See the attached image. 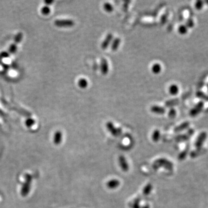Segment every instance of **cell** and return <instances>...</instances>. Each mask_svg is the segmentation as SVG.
I'll return each instance as SVG.
<instances>
[{
  "label": "cell",
  "mask_w": 208,
  "mask_h": 208,
  "mask_svg": "<svg viewBox=\"0 0 208 208\" xmlns=\"http://www.w3.org/2000/svg\"><path fill=\"white\" fill-rule=\"evenodd\" d=\"M16 49H17V47H16V44L12 45L11 46L10 48H9V52H10V53H15L16 52Z\"/></svg>",
  "instance_id": "cell-24"
},
{
  "label": "cell",
  "mask_w": 208,
  "mask_h": 208,
  "mask_svg": "<svg viewBox=\"0 0 208 208\" xmlns=\"http://www.w3.org/2000/svg\"><path fill=\"white\" fill-rule=\"evenodd\" d=\"M41 11H42V14H43L44 15H48L51 12V10H50V9H49V8L48 6H45L43 7V8L42 9Z\"/></svg>",
  "instance_id": "cell-23"
},
{
  "label": "cell",
  "mask_w": 208,
  "mask_h": 208,
  "mask_svg": "<svg viewBox=\"0 0 208 208\" xmlns=\"http://www.w3.org/2000/svg\"><path fill=\"white\" fill-rule=\"evenodd\" d=\"M21 38H22V34L21 33L18 34L15 38V42L16 43H19L20 41V40L21 39Z\"/></svg>",
  "instance_id": "cell-26"
},
{
  "label": "cell",
  "mask_w": 208,
  "mask_h": 208,
  "mask_svg": "<svg viewBox=\"0 0 208 208\" xmlns=\"http://www.w3.org/2000/svg\"><path fill=\"white\" fill-rule=\"evenodd\" d=\"M204 104L202 101L199 102L194 107V108L191 109L190 113L191 116H195L196 115H197L202 110V108H204Z\"/></svg>",
  "instance_id": "cell-4"
},
{
  "label": "cell",
  "mask_w": 208,
  "mask_h": 208,
  "mask_svg": "<svg viewBox=\"0 0 208 208\" xmlns=\"http://www.w3.org/2000/svg\"><path fill=\"white\" fill-rule=\"evenodd\" d=\"M119 163L121 170L124 172H127L129 170V165L125 157L124 156H120L119 157Z\"/></svg>",
  "instance_id": "cell-3"
},
{
  "label": "cell",
  "mask_w": 208,
  "mask_h": 208,
  "mask_svg": "<svg viewBox=\"0 0 208 208\" xmlns=\"http://www.w3.org/2000/svg\"><path fill=\"white\" fill-rule=\"evenodd\" d=\"M150 110L152 112L158 115H163L166 112V109L165 108L157 105L152 106L150 108Z\"/></svg>",
  "instance_id": "cell-8"
},
{
  "label": "cell",
  "mask_w": 208,
  "mask_h": 208,
  "mask_svg": "<svg viewBox=\"0 0 208 208\" xmlns=\"http://www.w3.org/2000/svg\"><path fill=\"white\" fill-rule=\"evenodd\" d=\"M113 38V35L112 34L109 33L106 36L105 38L104 39L103 42H102V43L101 45V47L103 50H105L108 48L109 45L112 42Z\"/></svg>",
  "instance_id": "cell-5"
},
{
  "label": "cell",
  "mask_w": 208,
  "mask_h": 208,
  "mask_svg": "<svg viewBox=\"0 0 208 208\" xmlns=\"http://www.w3.org/2000/svg\"><path fill=\"white\" fill-rule=\"evenodd\" d=\"M185 26L187 27V28H191L193 27L194 26V21L193 19L192 18H191V17L189 18L187 20L186 22V25Z\"/></svg>",
  "instance_id": "cell-20"
},
{
  "label": "cell",
  "mask_w": 208,
  "mask_h": 208,
  "mask_svg": "<svg viewBox=\"0 0 208 208\" xmlns=\"http://www.w3.org/2000/svg\"><path fill=\"white\" fill-rule=\"evenodd\" d=\"M52 2H53V1H45V3H46V4H51Z\"/></svg>",
  "instance_id": "cell-28"
},
{
  "label": "cell",
  "mask_w": 208,
  "mask_h": 208,
  "mask_svg": "<svg viewBox=\"0 0 208 208\" xmlns=\"http://www.w3.org/2000/svg\"><path fill=\"white\" fill-rule=\"evenodd\" d=\"M206 2H207V4H208V1H206Z\"/></svg>",
  "instance_id": "cell-31"
},
{
  "label": "cell",
  "mask_w": 208,
  "mask_h": 208,
  "mask_svg": "<svg viewBox=\"0 0 208 208\" xmlns=\"http://www.w3.org/2000/svg\"><path fill=\"white\" fill-rule=\"evenodd\" d=\"M54 24L57 27H72L75 23L72 20H57L55 21Z\"/></svg>",
  "instance_id": "cell-2"
},
{
  "label": "cell",
  "mask_w": 208,
  "mask_h": 208,
  "mask_svg": "<svg viewBox=\"0 0 208 208\" xmlns=\"http://www.w3.org/2000/svg\"><path fill=\"white\" fill-rule=\"evenodd\" d=\"M204 6V2L202 1H198L195 4V7L197 10H201Z\"/></svg>",
  "instance_id": "cell-22"
},
{
  "label": "cell",
  "mask_w": 208,
  "mask_h": 208,
  "mask_svg": "<svg viewBox=\"0 0 208 208\" xmlns=\"http://www.w3.org/2000/svg\"><path fill=\"white\" fill-rule=\"evenodd\" d=\"M62 140V134L60 131H57L55 133L54 137V141L55 144L58 145L61 143Z\"/></svg>",
  "instance_id": "cell-14"
},
{
  "label": "cell",
  "mask_w": 208,
  "mask_h": 208,
  "mask_svg": "<svg viewBox=\"0 0 208 208\" xmlns=\"http://www.w3.org/2000/svg\"><path fill=\"white\" fill-rule=\"evenodd\" d=\"M208 84V86H207V90L208 91V83H207Z\"/></svg>",
  "instance_id": "cell-30"
},
{
  "label": "cell",
  "mask_w": 208,
  "mask_h": 208,
  "mask_svg": "<svg viewBox=\"0 0 208 208\" xmlns=\"http://www.w3.org/2000/svg\"><path fill=\"white\" fill-rule=\"evenodd\" d=\"M106 126L108 131L110 132V134L113 136L118 137L121 135L122 133V129L121 128L116 127L112 122L111 121L108 122L106 124Z\"/></svg>",
  "instance_id": "cell-1"
},
{
  "label": "cell",
  "mask_w": 208,
  "mask_h": 208,
  "mask_svg": "<svg viewBox=\"0 0 208 208\" xmlns=\"http://www.w3.org/2000/svg\"><path fill=\"white\" fill-rule=\"evenodd\" d=\"M133 208H141L140 206V201L139 199H136L134 201L133 204Z\"/></svg>",
  "instance_id": "cell-25"
},
{
  "label": "cell",
  "mask_w": 208,
  "mask_h": 208,
  "mask_svg": "<svg viewBox=\"0 0 208 208\" xmlns=\"http://www.w3.org/2000/svg\"><path fill=\"white\" fill-rule=\"evenodd\" d=\"M112 42V43L111 45V49L113 51H116L118 49L119 45L121 43V39L120 38L117 37L115 39H114Z\"/></svg>",
  "instance_id": "cell-9"
},
{
  "label": "cell",
  "mask_w": 208,
  "mask_h": 208,
  "mask_svg": "<svg viewBox=\"0 0 208 208\" xmlns=\"http://www.w3.org/2000/svg\"><path fill=\"white\" fill-rule=\"evenodd\" d=\"M179 103V100L178 98H173L170 100H168L165 102V105L166 107H171L173 108V106L177 105Z\"/></svg>",
  "instance_id": "cell-11"
},
{
  "label": "cell",
  "mask_w": 208,
  "mask_h": 208,
  "mask_svg": "<svg viewBox=\"0 0 208 208\" xmlns=\"http://www.w3.org/2000/svg\"><path fill=\"white\" fill-rule=\"evenodd\" d=\"M153 189V186L150 183H148L146 186L144 187L143 190V194L144 195H148L152 192Z\"/></svg>",
  "instance_id": "cell-16"
},
{
  "label": "cell",
  "mask_w": 208,
  "mask_h": 208,
  "mask_svg": "<svg viewBox=\"0 0 208 208\" xmlns=\"http://www.w3.org/2000/svg\"><path fill=\"white\" fill-rule=\"evenodd\" d=\"M103 7H104V10L106 12H108V13L113 12V11L114 9L113 5L110 3H109L108 2H106L104 3Z\"/></svg>",
  "instance_id": "cell-17"
},
{
  "label": "cell",
  "mask_w": 208,
  "mask_h": 208,
  "mask_svg": "<svg viewBox=\"0 0 208 208\" xmlns=\"http://www.w3.org/2000/svg\"><path fill=\"white\" fill-rule=\"evenodd\" d=\"M188 31L187 27L185 25H180L178 28V32L180 34L184 35L187 34Z\"/></svg>",
  "instance_id": "cell-19"
},
{
  "label": "cell",
  "mask_w": 208,
  "mask_h": 208,
  "mask_svg": "<svg viewBox=\"0 0 208 208\" xmlns=\"http://www.w3.org/2000/svg\"><path fill=\"white\" fill-rule=\"evenodd\" d=\"M179 91V88L177 85L173 84L169 87V93L172 95H176L178 94Z\"/></svg>",
  "instance_id": "cell-12"
},
{
  "label": "cell",
  "mask_w": 208,
  "mask_h": 208,
  "mask_svg": "<svg viewBox=\"0 0 208 208\" xmlns=\"http://www.w3.org/2000/svg\"><path fill=\"white\" fill-rule=\"evenodd\" d=\"M160 138V131L158 130H156L152 134V139L153 142H158Z\"/></svg>",
  "instance_id": "cell-18"
},
{
  "label": "cell",
  "mask_w": 208,
  "mask_h": 208,
  "mask_svg": "<svg viewBox=\"0 0 208 208\" xmlns=\"http://www.w3.org/2000/svg\"><path fill=\"white\" fill-rule=\"evenodd\" d=\"M176 110L173 108H171L168 112V116L171 119H173L176 117Z\"/></svg>",
  "instance_id": "cell-21"
},
{
  "label": "cell",
  "mask_w": 208,
  "mask_h": 208,
  "mask_svg": "<svg viewBox=\"0 0 208 208\" xmlns=\"http://www.w3.org/2000/svg\"><path fill=\"white\" fill-rule=\"evenodd\" d=\"M100 69L101 73L106 75L109 72V64L107 60L105 58H102L100 61Z\"/></svg>",
  "instance_id": "cell-6"
},
{
  "label": "cell",
  "mask_w": 208,
  "mask_h": 208,
  "mask_svg": "<svg viewBox=\"0 0 208 208\" xmlns=\"http://www.w3.org/2000/svg\"><path fill=\"white\" fill-rule=\"evenodd\" d=\"M34 122V120H32V119H28V120H27V121H26V124H27V126L30 127L31 125H32L33 124Z\"/></svg>",
  "instance_id": "cell-27"
},
{
  "label": "cell",
  "mask_w": 208,
  "mask_h": 208,
  "mask_svg": "<svg viewBox=\"0 0 208 208\" xmlns=\"http://www.w3.org/2000/svg\"><path fill=\"white\" fill-rule=\"evenodd\" d=\"M78 85L81 88H86L88 85V81L85 78L80 79L78 82Z\"/></svg>",
  "instance_id": "cell-15"
},
{
  "label": "cell",
  "mask_w": 208,
  "mask_h": 208,
  "mask_svg": "<svg viewBox=\"0 0 208 208\" xmlns=\"http://www.w3.org/2000/svg\"><path fill=\"white\" fill-rule=\"evenodd\" d=\"M143 208H149V205H146V206L143 207Z\"/></svg>",
  "instance_id": "cell-29"
},
{
  "label": "cell",
  "mask_w": 208,
  "mask_h": 208,
  "mask_svg": "<svg viewBox=\"0 0 208 208\" xmlns=\"http://www.w3.org/2000/svg\"><path fill=\"white\" fill-rule=\"evenodd\" d=\"M152 72L155 74H158L162 71V67L159 63H155L151 68Z\"/></svg>",
  "instance_id": "cell-13"
},
{
  "label": "cell",
  "mask_w": 208,
  "mask_h": 208,
  "mask_svg": "<svg viewBox=\"0 0 208 208\" xmlns=\"http://www.w3.org/2000/svg\"><path fill=\"white\" fill-rule=\"evenodd\" d=\"M120 184V181L118 179H111L109 181H108L106 183L107 187L111 190L117 189L118 187H119Z\"/></svg>",
  "instance_id": "cell-7"
},
{
  "label": "cell",
  "mask_w": 208,
  "mask_h": 208,
  "mask_svg": "<svg viewBox=\"0 0 208 208\" xmlns=\"http://www.w3.org/2000/svg\"><path fill=\"white\" fill-rule=\"evenodd\" d=\"M189 125H190L189 122H187V121L184 122V123H182L181 124H180L179 125L177 126L176 128H175L174 131L175 132H180V131H183L184 130L187 128Z\"/></svg>",
  "instance_id": "cell-10"
}]
</instances>
